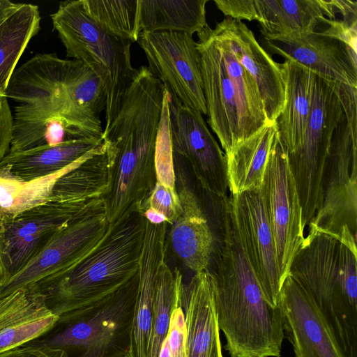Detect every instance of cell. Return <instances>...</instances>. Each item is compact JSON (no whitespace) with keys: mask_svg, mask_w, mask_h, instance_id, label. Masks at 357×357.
<instances>
[{"mask_svg":"<svg viewBox=\"0 0 357 357\" xmlns=\"http://www.w3.org/2000/svg\"><path fill=\"white\" fill-rule=\"evenodd\" d=\"M166 89L142 66L121 107L103 130L107 185L101 196L109 223L141 212L157 182L155 146Z\"/></svg>","mask_w":357,"mask_h":357,"instance_id":"obj_1","label":"cell"},{"mask_svg":"<svg viewBox=\"0 0 357 357\" xmlns=\"http://www.w3.org/2000/svg\"><path fill=\"white\" fill-rule=\"evenodd\" d=\"M213 278L218 321L230 357H280L284 337L280 307L264 298L238 232L234 205L220 206Z\"/></svg>","mask_w":357,"mask_h":357,"instance_id":"obj_2","label":"cell"},{"mask_svg":"<svg viewBox=\"0 0 357 357\" xmlns=\"http://www.w3.org/2000/svg\"><path fill=\"white\" fill-rule=\"evenodd\" d=\"M17 102L13 119L61 121L75 139L102 138L106 95L100 79L82 62L38 54L13 73L5 93Z\"/></svg>","mask_w":357,"mask_h":357,"instance_id":"obj_3","label":"cell"},{"mask_svg":"<svg viewBox=\"0 0 357 357\" xmlns=\"http://www.w3.org/2000/svg\"><path fill=\"white\" fill-rule=\"evenodd\" d=\"M146 219L132 211L109 223L105 236L71 266L35 282L55 315L99 301L120 289L139 270Z\"/></svg>","mask_w":357,"mask_h":357,"instance_id":"obj_4","label":"cell"},{"mask_svg":"<svg viewBox=\"0 0 357 357\" xmlns=\"http://www.w3.org/2000/svg\"><path fill=\"white\" fill-rule=\"evenodd\" d=\"M315 305L344 357H357V252L308 230L289 273Z\"/></svg>","mask_w":357,"mask_h":357,"instance_id":"obj_5","label":"cell"},{"mask_svg":"<svg viewBox=\"0 0 357 357\" xmlns=\"http://www.w3.org/2000/svg\"><path fill=\"white\" fill-rule=\"evenodd\" d=\"M197 36L207 122L227 154L270 123L256 82L221 33L208 26Z\"/></svg>","mask_w":357,"mask_h":357,"instance_id":"obj_6","label":"cell"},{"mask_svg":"<svg viewBox=\"0 0 357 357\" xmlns=\"http://www.w3.org/2000/svg\"><path fill=\"white\" fill-rule=\"evenodd\" d=\"M138 282L137 272L112 294L58 316L47 331L24 345L47 357H123L130 351Z\"/></svg>","mask_w":357,"mask_h":357,"instance_id":"obj_7","label":"cell"},{"mask_svg":"<svg viewBox=\"0 0 357 357\" xmlns=\"http://www.w3.org/2000/svg\"><path fill=\"white\" fill-rule=\"evenodd\" d=\"M50 17L67 57L82 62L101 81L106 95L107 127L138 73L131 63L132 42L105 32L86 13L79 0L60 3Z\"/></svg>","mask_w":357,"mask_h":357,"instance_id":"obj_8","label":"cell"},{"mask_svg":"<svg viewBox=\"0 0 357 357\" xmlns=\"http://www.w3.org/2000/svg\"><path fill=\"white\" fill-rule=\"evenodd\" d=\"M340 98L344 114L329 147L321 206L308 230L329 234L357 252V89L343 86Z\"/></svg>","mask_w":357,"mask_h":357,"instance_id":"obj_9","label":"cell"},{"mask_svg":"<svg viewBox=\"0 0 357 357\" xmlns=\"http://www.w3.org/2000/svg\"><path fill=\"white\" fill-rule=\"evenodd\" d=\"M343 114L337 82L316 75L304 137L300 145L287 154L302 208L304 228L321 206L324 167L333 132Z\"/></svg>","mask_w":357,"mask_h":357,"instance_id":"obj_10","label":"cell"},{"mask_svg":"<svg viewBox=\"0 0 357 357\" xmlns=\"http://www.w3.org/2000/svg\"><path fill=\"white\" fill-rule=\"evenodd\" d=\"M328 28L301 37H263L273 54L309 68L324 79L357 88V24L328 20Z\"/></svg>","mask_w":357,"mask_h":357,"instance_id":"obj_11","label":"cell"},{"mask_svg":"<svg viewBox=\"0 0 357 357\" xmlns=\"http://www.w3.org/2000/svg\"><path fill=\"white\" fill-rule=\"evenodd\" d=\"M137 42L149 69L171 99L207 115L201 56L192 36L174 31H142Z\"/></svg>","mask_w":357,"mask_h":357,"instance_id":"obj_12","label":"cell"},{"mask_svg":"<svg viewBox=\"0 0 357 357\" xmlns=\"http://www.w3.org/2000/svg\"><path fill=\"white\" fill-rule=\"evenodd\" d=\"M260 192L284 282L293 258L304 240L305 228L302 221V208L287 152L277 130L266 163Z\"/></svg>","mask_w":357,"mask_h":357,"instance_id":"obj_13","label":"cell"},{"mask_svg":"<svg viewBox=\"0 0 357 357\" xmlns=\"http://www.w3.org/2000/svg\"><path fill=\"white\" fill-rule=\"evenodd\" d=\"M100 198L48 201L0 220V283L24 268L74 216Z\"/></svg>","mask_w":357,"mask_h":357,"instance_id":"obj_14","label":"cell"},{"mask_svg":"<svg viewBox=\"0 0 357 357\" xmlns=\"http://www.w3.org/2000/svg\"><path fill=\"white\" fill-rule=\"evenodd\" d=\"M109 225L100 198L74 216L24 268L1 282L0 298L77 263L98 245Z\"/></svg>","mask_w":357,"mask_h":357,"instance_id":"obj_15","label":"cell"},{"mask_svg":"<svg viewBox=\"0 0 357 357\" xmlns=\"http://www.w3.org/2000/svg\"><path fill=\"white\" fill-rule=\"evenodd\" d=\"M172 153L193 173L201 187L220 201L229 190L225 155L202 114L169 99Z\"/></svg>","mask_w":357,"mask_h":357,"instance_id":"obj_16","label":"cell"},{"mask_svg":"<svg viewBox=\"0 0 357 357\" xmlns=\"http://www.w3.org/2000/svg\"><path fill=\"white\" fill-rule=\"evenodd\" d=\"M225 17L257 20L263 37H301L336 13L331 0H215Z\"/></svg>","mask_w":357,"mask_h":357,"instance_id":"obj_17","label":"cell"},{"mask_svg":"<svg viewBox=\"0 0 357 357\" xmlns=\"http://www.w3.org/2000/svg\"><path fill=\"white\" fill-rule=\"evenodd\" d=\"M231 195L242 243L264 297L278 307L283 280L260 189Z\"/></svg>","mask_w":357,"mask_h":357,"instance_id":"obj_18","label":"cell"},{"mask_svg":"<svg viewBox=\"0 0 357 357\" xmlns=\"http://www.w3.org/2000/svg\"><path fill=\"white\" fill-rule=\"evenodd\" d=\"M215 27L256 82L268 122L274 123L285 104L286 84L281 63L273 59L242 21L225 17Z\"/></svg>","mask_w":357,"mask_h":357,"instance_id":"obj_19","label":"cell"},{"mask_svg":"<svg viewBox=\"0 0 357 357\" xmlns=\"http://www.w3.org/2000/svg\"><path fill=\"white\" fill-rule=\"evenodd\" d=\"M278 306L295 357H344L315 305L289 274Z\"/></svg>","mask_w":357,"mask_h":357,"instance_id":"obj_20","label":"cell"},{"mask_svg":"<svg viewBox=\"0 0 357 357\" xmlns=\"http://www.w3.org/2000/svg\"><path fill=\"white\" fill-rule=\"evenodd\" d=\"M173 154V153H172ZM175 185L182 207L170 225L172 249L181 261L195 273L208 270L214 239L199 199L186 176L185 165L173 154Z\"/></svg>","mask_w":357,"mask_h":357,"instance_id":"obj_21","label":"cell"},{"mask_svg":"<svg viewBox=\"0 0 357 357\" xmlns=\"http://www.w3.org/2000/svg\"><path fill=\"white\" fill-rule=\"evenodd\" d=\"M167 225L166 222L152 224L146 220L131 332L130 357H151L154 289L160 268L166 261Z\"/></svg>","mask_w":357,"mask_h":357,"instance_id":"obj_22","label":"cell"},{"mask_svg":"<svg viewBox=\"0 0 357 357\" xmlns=\"http://www.w3.org/2000/svg\"><path fill=\"white\" fill-rule=\"evenodd\" d=\"M187 357H222L213 278L209 270L195 273L181 294Z\"/></svg>","mask_w":357,"mask_h":357,"instance_id":"obj_23","label":"cell"},{"mask_svg":"<svg viewBox=\"0 0 357 357\" xmlns=\"http://www.w3.org/2000/svg\"><path fill=\"white\" fill-rule=\"evenodd\" d=\"M57 318L46 306L34 283L1 297L0 354L39 337Z\"/></svg>","mask_w":357,"mask_h":357,"instance_id":"obj_24","label":"cell"},{"mask_svg":"<svg viewBox=\"0 0 357 357\" xmlns=\"http://www.w3.org/2000/svg\"><path fill=\"white\" fill-rule=\"evenodd\" d=\"M285 79L284 108L275 121L277 132L287 154L301 143L309 119L316 74L291 61L281 63Z\"/></svg>","mask_w":357,"mask_h":357,"instance_id":"obj_25","label":"cell"},{"mask_svg":"<svg viewBox=\"0 0 357 357\" xmlns=\"http://www.w3.org/2000/svg\"><path fill=\"white\" fill-rule=\"evenodd\" d=\"M102 142V138H84L20 152H8L0 162V166L20 180L31 181L69 167Z\"/></svg>","mask_w":357,"mask_h":357,"instance_id":"obj_26","label":"cell"},{"mask_svg":"<svg viewBox=\"0 0 357 357\" xmlns=\"http://www.w3.org/2000/svg\"><path fill=\"white\" fill-rule=\"evenodd\" d=\"M208 0H138L137 24L142 31H174L190 36L208 26Z\"/></svg>","mask_w":357,"mask_h":357,"instance_id":"obj_27","label":"cell"},{"mask_svg":"<svg viewBox=\"0 0 357 357\" xmlns=\"http://www.w3.org/2000/svg\"><path fill=\"white\" fill-rule=\"evenodd\" d=\"M275 123L267 124L225 155L229 193L260 189L271 146L276 132Z\"/></svg>","mask_w":357,"mask_h":357,"instance_id":"obj_28","label":"cell"},{"mask_svg":"<svg viewBox=\"0 0 357 357\" xmlns=\"http://www.w3.org/2000/svg\"><path fill=\"white\" fill-rule=\"evenodd\" d=\"M38 6L23 3L0 25V94L4 95L16 65L40 30Z\"/></svg>","mask_w":357,"mask_h":357,"instance_id":"obj_29","label":"cell"},{"mask_svg":"<svg viewBox=\"0 0 357 357\" xmlns=\"http://www.w3.org/2000/svg\"><path fill=\"white\" fill-rule=\"evenodd\" d=\"M92 151L56 173L28 181L13 176L4 167L0 166V220L48 202L56 180L80 163Z\"/></svg>","mask_w":357,"mask_h":357,"instance_id":"obj_30","label":"cell"},{"mask_svg":"<svg viewBox=\"0 0 357 357\" xmlns=\"http://www.w3.org/2000/svg\"><path fill=\"white\" fill-rule=\"evenodd\" d=\"M183 284L179 269L170 268L165 261L160 268L154 289L151 357L159 356L162 344L167 336L173 309Z\"/></svg>","mask_w":357,"mask_h":357,"instance_id":"obj_31","label":"cell"},{"mask_svg":"<svg viewBox=\"0 0 357 357\" xmlns=\"http://www.w3.org/2000/svg\"><path fill=\"white\" fill-rule=\"evenodd\" d=\"M89 17L107 33L137 41L138 0H79Z\"/></svg>","mask_w":357,"mask_h":357,"instance_id":"obj_32","label":"cell"},{"mask_svg":"<svg viewBox=\"0 0 357 357\" xmlns=\"http://www.w3.org/2000/svg\"><path fill=\"white\" fill-rule=\"evenodd\" d=\"M169 95L166 91L156 141L155 169L157 181L170 188L176 189L175 172L169 127Z\"/></svg>","mask_w":357,"mask_h":357,"instance_id":"obj_33","label":"cell"},{"mask_svg":"<svg viewBox=\"0 0 357 357\" xmlns=\"http://www.w3.org/2000/svg\"><path fill=\"white\" fill-rule=\"evenodd\" d=\"M146 209L153 210L162 215L167 223L169 225H172L182 212L176 190L157 181L152 192L144 204L141 213Z\"/></svg>","mask_w":357,"mask_h":357,"instance_id":"obj_34","label":"cell"},{"mask_svg":"<svg viewBox=\"0 0 357 357\" xmlns=\"http://www.w3.org/2000/svg\"><path fill=\"white\" fill-rule=\"evenodd\" d=\"M167 337L171 357H187L186 331L181 294L172 311Z\"/></svg>","mask_w":357,"mask_h":357,"instance_id":"obj_35","label":"cell"},{"mask_svg":"<svg viewBox=\"0 0 357 357\" xmlns=\"http://www.w3.org/2000/svg\"><path fill=\"white\" fill-rule=\"evenodd\" d=\"M13 116L6 96H0V162L10 149Z\"/></svg>","mask_w":357,"mask_h":357,"instance_id":"obj_36","label":"cell"},{"mask_svg":"<svg viewBox=\"0 0 357 357\" xmlns=\"http://www.w3.org/2000/svg\"><path fill=\"white\" fill-rule=\"evenodd\" d=\"M0 357H47L40 349L29 346L18 347L0 354Z\"/></svg>","mask_w":357,"mask_h":357,"instance_id":"obj_37","label":"cell"},{"mask_svg":"<svg viewBox=\"0 0 357 357\" xmlns=\"http://www.w3.org/2000/svg\"><path fill=\"white\" fill-rule=\"evenodd\" d=\"M22 4L21 3H13L8 0H0V25L17 10Z\"/></svg>","mask_w":357,"mask_h":357,"instance_id":"obj_38","label":"cell"},{"mask_svg":"<svg viewBox=\"0 0 357 357\" xmlns=\"http://www.w3.org/2000/svg\"><path fill=\"white\" fill-rule=\"evenodd\" d=\"M158 357H171L167 337L162 344Z\"/></svg>","mask_w":357,"mask_h":357,"instance_id":"obj_39","label":"cell"},{"mask_svg":"<svg viewBox=\"0 0 357 357\" xmlns=\"http://www.w3.org/2000/svg\"><path fill=\"white\" fill-rule=\"evenodd\" d=\"M123 357H130L129 353L128 354H126V356H124Z\"/></svg>","mask_w":357,"mask_h":357,"instance_id":"obj_40","label":"cell"},{"mask_svg":"<svg viewBox=\"0 0 357 357\" xmlns=\"http://www.w3.org/2000/svg\"><path fill=\"white\" fill-rule=\"evenodd\" d=\"M0 279H1V266H0Z\"/></svg>","mask_w":357,"mask_h":357,"instance_id":"obj_41","label":"cell"},{"mask_svg":"<svg viewBox=\"0 0 357 357\" xmlns=\"http://www.w3.org/2000/svg\"><path fill=\"white\" fill-rule=\"evenodd\" d=\"M4 96V95H1V94H0V96Z\"/></svg>","mask_w":357,"mask_h":357,"instance_id":"obj_42","label":"cell"}]
</instances>
